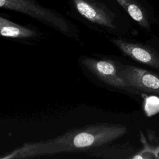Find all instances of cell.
<instances>
[{"label": "cell", "mask_w": 159, "mask_h": 159, "mask_svg": "<svg viewBox=\"0 0 159 159\" xmlns=\"http://www.w3.org/2000/svg\"><path fill=\"white\" fill-rule=\"evenodd\" d=\"M128 132L126 126L102 122L73 129L47 140L27 142L1 159H24L71 152H89L106 146Z\"/></svg>", "instance_id": "obj_1"}, {"label": "cell", "mask_w": 159, "mask_h": 159, "mask_svg": "<svg viewBox=\"0 0 159 159\" xmlns=\"http://www.w3.org/2000/svg\"><path fill=\"white\" fill-rule=\"evenodd\" d=\"M67 14L88 28L105 35L125 37L130 33L125 11L116 0H66Z\"/></svg>", "instance_id": "obj_2"}, {"label": "cell", "mask_w": 159, "mask_h": 159, "mask_svg": "<svg viewBox=\"0 0 159 159\" xmlns=\"http://www.w3.org/2000/svg\"><path fill=\"white\" fill-rule=\"evenodd\" d=\"M122 57L92 53L78 57V64L83 75L96 86L111 92L130 95L120 75Z\"/></svg>", "instance_id": "obj_3"}, {"label": "cell", "mask_w": 159, "mask_h": 159, "mask_svg": "<svg viewBox=\"0 0 159 159\" xmlns=\"http://www.w3.org/2000/svg\"><path fill=\"white\" fill-rule=\"evenodd\" d=\"M0 7L33 18L71 40L79 42L81 40L80 30L73 22L36 0H0Z\"/></svg>", "instance_id": "obj_4"}, {"label": "cell", "mask_w": 159, "mask_h": 159, "mask_svg": "<svg viewBox=\"0 0 159 159\" xmlns=\"http://www.w3.org/2000/svg\"><path fill=\"white\" fill-rule=\"evenodd\" d=\"M122 58L120 75L130 94L153 93L159 95V75L130 63Z\"/></svg>", "instance_id": "obj_5"}, {"label": "cell", "mask_w": 159, "mask_h": 159, "mask_svg": "<svg viewBox=\"0 0 159 159\" xmlns=\"http://www.w3.org/2000/svg\"><path fill=\"white\" fill-rule=\"evenodd\" d=\"M105 37L124 57L159 71V53L152 47L132 41L125 37L109 35Z\"/></svg>", "instance_id": "obj_6"}, {"label": "cell", "mask_w": 159, "mask_h": 159, "mask_svg": "<svg viewBox=\"0 0 159 159\" xmlns=\"http://www.w3.org/2000/svg\"><path fill=\"white\" fill-rule=\"evenodd\" d=\"M1 36L11 41L27 45H36L44 38L43 33L31 24L22 25L0 16Z\"/></svg>", "instance_id": "obj_7"}, {"label": "cell", "mask_w": 159, "mask_h": 159, "mask_svg": "<svg viewBox=\"0 0 159 159\" xmlns=\"http://www.w3.org/2000/svg\"><path fill=\"white\" fill-rule=\"evenodd\" d=\"M127 14L142 29L150 30V24L148 15L138 0H116Z\"/></svg>", "instance_id": "obj_8"}, {"label": "cell", "mask_w": 159, "mask_h": 159, "mask_svg": "<svg viewBox=\"0 0 159 159\" xmlns=\"http://www.w3.org/2000/svg\"><path fill=\"white\" fill-rule=\"evenodd\" d=\"M140 141L143 143V148L142 150L130 157V158H159V145H154L148 142L145 136L140 130Z\"/></svg>", "instance_id": "obj_9"}, {"label": "cell", "mask_w": 159, "mask_h": 159, "mask_svg": "<svg viewBox=\"0 0 159 159\" xmlns=\"http://www.w3.org/2000/svg\"><path fill=\"white\" fill-rule=\"evenodd\" d=\"M143 109L148 117L155 116L159 112V97L155 95H145Z\"/></svg>", "instance_id": "obj_10"}]
</instances>
